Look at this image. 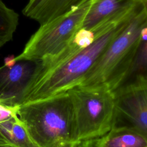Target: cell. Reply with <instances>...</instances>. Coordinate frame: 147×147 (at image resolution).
Returning a JSON list of instances; mask_svg holds the SVG:
<instances>
[{"label": "cell", "mask_w": 147, "mask_h": 147, "mask_svg": "<svg viewBox=\"0 0 147 147\" xmlns=\"http://www.w3.org/2000/svg\"><path fill=\"white\" fill-rule=\"evenodd\" d=\"M18 18V13L0 0V48L12 40Z\"/></svg>", "instance_id": "cell-14"}, {"label": "cell", "mask_w": 147, "mask_h": 147, "mask_svg": "<svg viewBox=\"0 0 147 147\" xmlns=\"http://www.w3.org/2000/svg\"><path fill=\"white\" fill-rule=\"evenodd\" d=\"M147 26V6L133 16L114 37L78 87L105 86L112 92L125 82L142 29Z\"/></svg>", "instance_id": "cell-2"}, {"label": "cell", "mask_w": 147, "mask_h": 147, "mask_svg": "<svg viewBox=\"0 0 147 147\" xmlns=\"http://www.w3.org/2000/svg\"><path fill=\"white\" fill-rule=\"evenodd\" d=\"M106 32H103L95 26L89 29L80 28L75 34L67 45L61 51L54 55L37 61L34 76L31 86L38 78L64 64L79 52L90 46L97 37Z\"/></svg>", "instance_id": "cell-8"}, {"label": "cell", "mask_w": 147, "mask_h": 147, "mask_svg": "<svg viewBox=\"0 0 147 147\" xmlns=\"http://www.w3.org/2000/svg\"><path fill=\"white\" fill-rule=\"evenodd\" d=\"M72 147H94L93 140L75 142L72 144Z\"/></svg>", "instance_id": "cell-16"}, {"label": "cell", "mask_w": 147, "mask_h": 147, "mask_svg": "<svg viewBox=\"0 0 147 147\" xmlns=\"http://www.w3.org/2000/svg\"><path fill=\"white\" fill-rule=\"evenodd\" d=\"M139 79H147V26L142 30L131 67L127 79L122 85Z\"/></svg>", "instance_id": "cell-13"}, {"label": "cell", "mask_w": 147, "mask_h": 147, "mask_svg": "<svg viewBox=\"0 0 147 147\" xmlns=\"http://www.w3.org/2000/svg\"><path fill=\"white\" fill-rule=\"evenodd\" d=\"M0 136L14 147H38L16 114L0 123Z\"/></svg>", "instance_id": "cell-12"}, {"label": "cell", "mask_w": 147, "mask_h": 147, "mask_svg": "<svg viewBox=\"0 0 147 147\" xmlns=\"http://www.w3.org/2000/svg\"><path fill=\"white\" fill-rule=\"evenodd\" d=\"M14 58L15 57L14 56H9L7 57H6L4 61H5V65L7 66V67H11L12 65H13L16 61L14 60Z\"/></svg>", "instance_id": "cell-17"}, {"label": "cell", "mask_w": 147, "mask_h": 147, "mask_svg": "<svg viewBox=\"0 0 147 147\" xmlns=\"http://www.w3.org/2000/svg\"><path fill=\"white\" fill-rule=\"evenodd\" d=\"M72 144H71V145H67V146H64V147H72Z\"/></svg>", "instance_id": "cell-19"}, {"label": "cell", "mask_w": 147, "mask_h": 147, "mask_svg": "<svg viewBox=\"0 0 147 147\" xmlns=\"http://www.w3.org/2000/svg\"><path fill=\"white\" fill-rule=\"evenodd\" d=\"M17 115L38 147H64L76 142L74 109L67 92L21 105Z\"/></svg>", "instance_id": "cell-1"}, {"label": "cell", "mask_w": 147, "mask_h": 147, "mask_svg": "<svg viewBox=\"0 0 147 147\" xmlns=\"http://www.w3.org/2000/svg\"><path fill=\"white\" fill-rule=\"evenodd\" d=\"M18 107H12L0 103V123L16 114Z\"/></svg>", "instance_id": "cell-15"}, {"label": "cell", "mask_w": 147, "mask_h": 147, "mask_svg": "<svg viewBox=\"0 0 147 147\" xmlns=\"http://www.w3.org/2000/svg\"><path fill=\"white\" fill-rule=\"evenodd\" d=\"M92 1L86 0L69 11L41 25L30 37L22 52L15 57V61H38L61 51L81 28Z\"/></svg>", "instance_id": "cell-5"}, {"label": "cell", "mask_w": 147, "mask_h": 147, "mask_svg": "<svg viewBox=\"0 0 147 147\" xmlns=\"http://www.w3.org/2000/svg\"><path fill=\"white\" fill-rule=\"evenodd\" d=\"M67 92L74 109L76 142L98 138L111 129L114 95L106 86L76 87Z\"/></svg>", "instance_id": "cell-4"}, {"label": "cell", "mask_w": 147, "mask_h": 147, "mask_svg": "<svg viewBox=\"0 0 147 147\" xmlns=\"http://www.w3.org/2000/svg\"><path fill=\"white\" fill-rule=\"evenodd\" d=\"M0 147H14L0 136Z\"/></svg>", "instance_id": "cell-18"}, {"label": "cell", "mask_w": 147, "mask_h": 147, "mask_svg": "<svg viewBox=\"0 0 147 147\" xmlns=\"http://www.w3.org/2000/svg\"><path fill=\"white\" fill-rule=\"evenodd\" d=\"M130 19L97 37L90 46L67 61L38 78L30 86L24 104L65 92L78 87L111 41Z\"/></svg>", "instance_id": "cell-3"}, {"label": "cell", "mask_w": 147, "mask_h": 147, "mask_svg": "<svg viewBox=\"0 0 147 147\" xmlns=\"http://www.w3.org/2000/svg\"><path fill=\"white\" fill-rule=\"evenodd\" d=\"M37 61L20 60L0 67V103L18 107L25 101L34 76Z\"/></svg>", "instance_id": "cell-7"}, {"label": "cell", "mask_w": 147, "mask_h": 147, "mask_svg": "<svg viewBox=\"0 0 147 147\" xmlns=\"http://www.w3.org/2000/svg\"><path fill=\"white\" fill-rule=\"evenodd\" d=\"M85 1L29 0L22 13L41 25L69 11Z\"/></svg>", "instance_id": "cell-9"}, {"label": "cell", "mask_w": 147, "mask_h": 147, "mask_svg": "<svg viewBox=\"0 0 147 147\" xmlns=\"http://www.w3.org/2000/svg\"><path fill=\"white\" fill-rule=\"evenodd\" d=\"M139 0H92L81 28L89 29L100 21L133 6Z\"/></svg>", "instance_id": "cell-10"}, {"label": "cell", "mask_w": 147, "mask_h": 147, "mask_svg": "<svg viewBox=\"0 0 147 147\" xmlns=\"http://www.w3.org/2000/svg\"><path fill=\"white\" fill-rule=\"evenodd\" d=\"M93 144L94 147H147V136L126 127H111Z\"/></svg>", "instance_id": "cell-11"}, {"label": "cell", "mask_w": 147, "mask_h": 147, "mask_svg": "<svg viewBox=\"0 0 147 147\" xmlns=\"http://www.w3.org/2000/svg\"><path fill=\"white\" fill-rule=\"evenodd\" d=\"M111 127H126L147 136V79L125 84L113 91Z\"/></svg>", "instance_id": "cell-6"}]
</instances>
